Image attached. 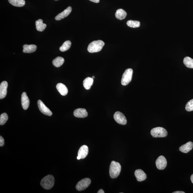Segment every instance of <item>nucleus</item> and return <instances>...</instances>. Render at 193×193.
Segmentation results:
<instances>
[{
  "label": "nucleus",
  "mask_w": 193,
  "mask_h": 193,
  "mask_svg": "<svg viewBox=\"0 0 193 193\" xmlns=\"http://www.w3.org/2000/svg\"><path fill=\"white\" fill-rule=\"evenodd\" d=\"M11 4L17 7H22L25 4L24 0H8Z\"/></svg>",
  "instance_id": "obj_22"
},
{
  "label": "nucleus",
  "mask_w": 193,
  "mask_h": 193,
  "mask_svg": "<svg viewBox=\"0 0 193 193\" xmlns=\"http://www.w3.org/2000/svg\"><path fill=\"white\" fill-rule=\"evenodd\" d=\"M38 105L40 111L42 113L45 114V115L50 116L52 115V112L51 111L50 109L44 104V103L41 100H38Z\"/></svg>",
  "instance_id": "obj_9"
},
{
  "label": "nucleus",
  "mask_w": 193,
  "mask_h": 193,
  "mask_svg": "<svg viewBox=\"0 0 193 193\" xmlns=\"http://www.w3.org/2000/svg\"><path fill=\"white\" fill-rule=\"evenodd\" d=\"M77 159L78 160H79L81 159V157H80L79 156H78L77 157Z\"/></svg>",
  "instance_id": "obj_34"
},
{
  "label": "nucleus",
  "mask_w": 193,
  "mask_h": 193,
  "mask_svg": "<svg viewBox=\"0 0 193 193\" xmlns=\"http://www.w3.org/2000/svg\"><path fill=\"white\" fill-rule=\"evenodd\" d=\"M93 83L94 79L92 78L87 77L84 80L83 86L86 90H90Z\"/></svg>",
  "instance_id": "obj_21"
},
{
  "label": "nucleus",
  "mask_w": 193,
  "mask_h": 193,
  "mask_svg": "<svg viewBox=\"0 0 193 193\" xmlns=\"http://www.w3.org/2000/svg\"><path fill=\"white\" fill-rule=\"evenodd\" d=\"M173 193H185V192H181V191H177V192H174Z\"/></svg>",
  "instance_id": "obj_32"
},
{
  "label": "nucleus",
  "mask_w": 193,
  "mask_h": 193,
  "mask_svg": "<svg viewBox=\"0 0 193 193\" xmlns=\"http://www.w3.org/2000/svg\"><path fill=\"white\" fill-rule=\"evenodd\" d=\"M71 45V42L70 41H67L63 43L62 46L60 47L59 50L62 52H65L68 50Z\"/></svg>",
  "instance_id": "obj_25"
},
{
  "label": "nucleus",
  "mask_w": 193,
  "mask_h": 193,
  "mask_svg": "<svg viewBox=\"0 0 193 193\" xmlns=\"http://www.w3.org/2000/svg\"><path fill=\"white\" fill-rule=\"evenodd\" d=\"M21 103L22 106L24 110L28 109L30 105V101L26 93L23 92L22 95Z\"/></svg>",
  "instance_id": "obj_11"
},
{
  "label": "nucleus",
  "mask_w": 193,
  "mask_h": 193,
  "mask_svg": "<svg viewBox=\"0 0 193 193\" xmlns=\"http://www.w3.org/2000/svg\"><path fill=\"white\" fill-rule=\"evenodd\" d=\"M36 25L37 30L39 32H42L46 28L47 25L43 23L42 19H39L36 22Z\"/></svg>",
  "instance_id": "obj_20"
},
{
  "label": "nucleus",
  "mask_w": 193,
  "mask_h": 193,
  "mask_svg": "<svg viewBox=\"0 0 193 193\" xmlns=\"http://www.w3.org/2000/svg\"><path fill=\"white\" fill-rule=\"evenodd\" d=\"M72 8L71 7H68L66 9L63 11V12L58 14L55 17V19L57 21H60L62 19H64L69 15L71 12Z\"/></svg>",
  "instance_id": "obj_12"
},
{
  "label": "nucleus",
  "mask_w": 193,
  "mask_h": 193,
  "mask_svg": "<svg viewBox=\"0 0 193 193\" xmlns=\"http://www.w3.org/2000/svg\"><path fill=\"white\" fill-rule=\"evenodd\" d=\"M114 118L115 121L120 125H125L126 124L127 120L125 116L122 113L116 112L114 115Z\"/></svg>",
  "instance_id": "obj_7"
},
{
  "label": "nucleus",
  "mask_w": 193,
  "mask_h": 193,
  "mask_svg": "<svg viewBox=\"0 0 193 193\" xmlns=\"http://www.w3.org/2000/svg\"><path fill=\"white\" fill-rule=\"evenodd\" d=\"M90 1L95 3H98L99 2V0H90Z\"/></svg>",
  "instance_id": "obj_30"
},
{
  "label": "nucleus",
  "mask_w": 193,
  "mask_h": 193,
  "mask_svg": "<svg viewBox=\"0 0 193 193\" xmlns=\"http://www.w3.org/2000/svg\"><path fill=\"white\" fill-rule=\"evenodd\" d=\"M88 153V148L86 145H83L80 147L78 152V156L81 157V159H84L86 157Z\"/></svg>",
  "instance_id": "obj_15"
},
{
  "label": "nucleus",
  "mask_w": 193,
  "mask_h": 193,
  "mask_svg": "<svg viewBox=\"0 0 193 193\" xmlns=\"http://www.w3.org/2000/svg\"><path fill=\"white\" fill-rule=\"evenodd\" d=\"M4 145V140L1 136H0V146L3 147Z\"/></svg>",
  "instance_id": "obj_29"
},
{
  "label": "nucleus",
  "mask_w": 193,
  "mask_h": 193,
  "mask_svg": "<svg viewBox=\"0 0 193 193\" xmlns=\"http://www.w3.org/2000/svg\"><path fill=\"white\" fill-rule=\"evenodd\" d=\"M54 181V177L51 175H48L41 180V185L42 187L45 190H50L53 186Z\"/></svg>",
  "instance_id": "obj_3"
},
{
  "label": "nucleus",
  "mask_w": 193,
  "mask_h": 193,
  "mask_svg": "<svg viewBox=\"0 0 193 193\" xmlns=\"http://www.w3.org/2000/svg\"><path fill=\"white\" fill-rule=\"evenodd\" d=\"M8 119V116L6 113L1 114L0 116V125H3L6 123Z\"/></svg>",
  "instance_id": "obj_27"
},
{
  "label": "nucleus",
  "mask_w": 193,
  "mask_h": 193,
  "mask_svg": "<svg viewBox=\"0 0 193 193\" xmlns=\"http://www.w3.org/2000/svg\"><path fill=\"white\" fill-rule=\"evenodd\" d=\"M98 193H105L104 191L102 189H100V190L98 191Z\"/></svg>",
  "instance_id": "obj_31"
},
{
  "label": "nucleus",
  "mask_w": 193,
  "mask_h": 193,
  "mask_svg": "<svg viewBox=\"0 0 193 193\" xmlns=\"http://www.w3.org/2000/svg\"><path fill=\"white\" fill-rule=\"evenodd\" d=\"M92 78H93V79H94V78H95V77H94V76H92Z\"/></svg>",
  "instance_id": "obj_35"
},
{
  "label": "nucleus",
  "mask_w": 193,
  "mask_h": 193,
  "mask_svg": "<svg viewBox=\"0 0 193 193\" xmlns=\"http://www.w3.org/2000/svg\"><path fill=\"white\" fill-rule=\"evenodd\" d=\"M134 174L137 181L141 182L144 181L147 178V175L143 170L138 169L135 171Z\"/></svg>",
  "instance_id": "obj_14"
},
{
  "label": "nucleus",
  "mask_w": 193,
  "mask_h": 193,
  "mask_svg": "<svg viewBox=\"0 0 193 193\" xmlns=\"http://www.w3.org/2000/svg\"><path fill=\"white\" fill-rule=\"evenodd\" d=\"M191 181H192V183H193V174L191 177Z\"/></svg>",
  "instance_id": "obj_33"
},
{
  "label": "nucleus",
  "mask_w": 193,
  "mask_h": 193,
  "mask_svg": "<svg viewBox=\"0 0 193 193\" xmlns=\"http://www.w3.org/2000/svg\"><path fill=\"white\" fill-rule=\"evenodd\" d=\"M193 147V143L192 142H189L185 144L182 145L180 147L179 150L180 151L187 153L192 150Z\"/></svg>",
  "instance_id": "obj_16"
},
{
  "label": "nucleus",
  "mask_w": 193,
  "mask_h": 193,
  "mask_svg": "<svg viewBox=\"0 0 193 193\" xmlns=\"http://www.w3.org/2000/svg\"><path fill=\"white\" fill-rule=\"evenodd\" d=\"M185 109L187 111H193V99L189 101L186 105Z\"/></svg>",
  "instance_id": "obj_28"
},
{
  "label": "nucleus",
  "mask_w": 193,
  "mask_h": 193,
  "mask_svg": "<svg viewBox=\"0 0 193 193\" xmlns=\"http://www.w3.org/2000/svg\"><path fill=\"white\" fill-rule=\"evenodd\" d=\"M55 1H58V0H55Z\"/></svg>",
  "instance_id": "obj_36"
},
{
  "label": "nucleus",
  "mask_w": 193,
  "mask_h": 193,
  "mask_svg": "<svg viewBox=\"0 0 193 193\" xmlns=\"http://www.w3.org/2000/svg\"><path fill=\"white\" fill-rule=\"evenodd\" d=\"M8 84L5 81H3L0 85V99H2L6 96L7 93Z\"/></svg>",
  "instance_id": "obj_10"
},
{
  "label": "nucleus",
  "mask_w": 193,
  "mask_h": 193,
  "mask_svg": "<svg viewBox=\"0 0 193 193\" xmlns=\"http://www.w3.org/2000/svg\"><path fill=\"white\" fill-rule=\"evenodd\" d=\"M121 170V166L120 163L114 161L111 163L110 167V175L112 178H117L119 176Z\"/></svg>",
  "instance_id": "obj_1"
},
{
  "label": "nucleus",
  "mask_w": 193,
  "mask_h": 193,
  "mask_svg": "<svg viewBox=\"0 0 193 193\" xmlns=\"http://www.w3.org/2000/svg\"><path fill=\"white\" fill-rule=\"evenodd\" d=\"M56 88L58 91L62 96L66 95L68 93V90L67 87L63 83H59L56 85Z\"/></svg>",
  "instance_id": "obj_17"
},
{
  "label": "nucleus",
  "mask_w": 193,
  "mask_h": 193,
  "mask_svg": "<svg viewBox=\"0 0 193 193\" xmlns=\"http://www.w3.org/2000/svg\"><path fill=\"white\" fill-rule=\"evenodd\" d=\"M65 59L62 57H58L53 61V64L56 67H59L62 66L64 63Z\"/></svg>",
  "instance_id": "obj_23"
},
{
  "label": "nucleus",
  "mask_w": 193,
  "mask_h": 193,
  "mask_svg": "<svg viewBox=\"0 0 193 193\" xmlns=\"http://www.w3.org/2000/svg\"><path fill=\"white\" fill-rule=\"evenodd\" d=\"M91 180L89 178H85L81 180L76 186V189L78 191L85 190L88 187L91 183Z\"/></svg>",
  "instance_id": "obj_6"
},
{
  "label": "nucleus",
  "mask_w": 193,
  "mask_h": 193,
  "mask_svg": "<svg viewBox=\"0 0 193 193\" xmlns=\"http://www.w3.org/2000/svg\"><path fill=\"white\" fill-rule=\"evenodd\" d=\"M127 25L131 28H138L140 26V22L139 21L129 20L127 22Z\"/></svg>",
  "instance_id": "obj_26"
},
{
  "label": "nucleus",
  "mask_w": 193,
  "mask_h": 193,
  "mask_svg": "<svg viewBox=\"0 0 193 193\" xmlns=\"http://www.w3.org/2000/svg\"><path fill=\"white\" fill-rule=\"evenodd\" d=\"M133 71L131 68H128L124 73L121 79V84L123 85H128L131 81Z\"/></svg>",
  "instance_id": "obj_5"
},
{
  "label": "nucleus",
  "mask_w": 193,
  "mask_h": 193,
  "mask_svg": "<svg viewBox=\"0 0 193 193\" xmlns=\"http://www.w3.org/2000/svg\"><path fill=\"white\" fill-rule=\"evenodd\" d=\"M183 63L187 67L193 68V59L189 57H186L183 59Z\"/></svg>",
  "instance_id": "obj_24"
},
{
  "label": "nucleus",
  "mask_w": 193,
  "mask_h": 193,
  "mask_svg": "<svg viewBox=\"0 0 193 193\" xmlns=\"http://www.w3.org/2000/svg\"><path fill=\"white\" fill-rule=\"evenodd\" d=\"M127 15V13L125 10L122 9H118L116 11L115 13L116 17L120 20L125 19Z\"/></svg>",
  "instance_id": "obj_19"
},
{
  "label": "nucleus",
  "mask_w": 193,
  "mask_h": 193,
  "mask_svg": "<svg viewBox=\"0 0 193 193\" xmlns=\"http://www.w3.org/2000/svg\"><path fill=\"white\" fill-rule=\"evenodd\" d=\"M23 52L30 53L35 52L37 50V47L34 45H23Z\"/></svg>",
  "instance_id": "obj_18"
},
{
  "label": "nucleus",
  "mask_w": 193,
  "mask_h": 193,
  "mask_svg": "<svg viewBox=\"0 0 193 193\" xmlns=\"http://www.w3.org/2000/svg\"><path fill=\"white\" fill-rule=\"evenodd\" d=\"M104 45L105 43L101 40L94 41L88 45L87 50L91 53L99 52Z\"/></svg>",
  "instance_id": "obj_2"
},
{
  "label": "nucleus",
  "mask_w": 193,
  "mask_h": 193,
  "mask_svg": "<svg viewBox=\"0 0 193 193\" xmlns=\"http://www.w3.org/2000/svg\"><path fill=\"white\" fill-rule=\"evenodd\" d=\"M156 164L157 168L158 170H164L167 166V161L166 159L163 156H160L157 159Z\"/></svg>",
  "instance_id": "obj_8"
},
{
  "label": "nucleus",
  "mask_w": 193,
  "mask_h": 193,
  "mask_svg": "<svg viewBox=\"0 0 193 193\" xmlns=\"http://www.w3.org/2000/svg\"><path fill=\"white\" fill-rule=\"evenodd\" d=\"M74 115L76 117L83 118L87 117L88 115V113L84 108H78L74 112Z\"/></svg>",
  "instance_id": "obj_13"
},
{
  "label": "nucleus",
  "mask_w": 193,
  "mask_h": 193,
  "mask_svg": "<svg viewBox=\"0 0 193 193\" xmlns=\"http://www.w3.org/2000/svg\"><path fill=\"white\" fill-rule=\"evenodd\" d=\"M151 134L153 137H165L167 136L168 133L163 127H157L151 130Z\"/></svg>",
  "instance_id": "obj_4"
}]
</instances>
